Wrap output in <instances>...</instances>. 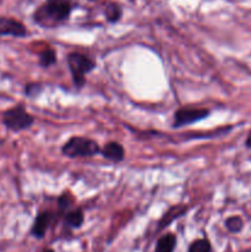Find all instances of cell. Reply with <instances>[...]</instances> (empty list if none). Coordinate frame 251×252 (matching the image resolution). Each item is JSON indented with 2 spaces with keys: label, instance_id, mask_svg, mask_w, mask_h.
<instances>
[{
  "label": "cell",
  "instance_id": "obj_1",
  "mask_svg": "<svg viewBox=\"0 0 251 252\" xmlns=\"http://www.w3.org/2000/svg\"><path fill=\"white\" fill-rule=\"evenodd\" d=\"M73 11V2L44 1L34 10L32 19L43 29H54L68 21Z\"/></svg>",
  "mask_w": 251,
  "mask_h": 252
},
{
  "label": "cell",
  "instance_id": "obj_2",
  "mask_svg": "<svg viewBox=\"0 0 251 252\" xmlns=\"http://www.w3.org/2000/svg\"><path fill=\"white\" fill-rule=\"evenodd\" d=\"M62 153L69 159L75 158H90L100 154L101 148L96 140L86 137H71L62 147Z\"/></svg>",
  "mask_w": 251,
  "mask_h": 252
},
{
  "label": "cell",
  "instance_id": "obj_3",
  "mask_svg": "<svg viewBox=\"0 0 251 252\" xmlns=\"http://www.w3.org/2000/svg\"><path fill=\"white\" fill-rule=\"evenodd\" d=\"M66 63L70 70L73 81L78 88H83L86 83V74L91 73L95 69L96 64L93 59L78 52H71L66 57Z\"/></svg>",
  "mask_w": 251,
  "mask_h": 252
},
{
  "label": "cell",
  "instance_id": "obj_4",
  "mask_svg": "<svg viewBox=\"0 0 251 252\" xmlns=\"http://www.w3.org/2000/svg\"><path fill=\"white\" fill-rule=\"evenodd\" d=\"M2 122L5 127L14 132H21L31 128L34 123V118L31 113L27 112L22 105L15 106L10 110L5 111L2 115Z\"/></svg>",
  "mask_w": 251,
  "mask_h": 252
},
{
  "label": "cell",
  "instance_id": "obj_5",
  "mask_svg": "<svg viewBox=\"0 0 251 252\" xmlns=\"http://www.w3.org/2000/svg\"><path fill=\"white\" fill-rule=\"evenodd\" d=\"M211 111L203 107H181L174 113L172 128H181L206 120Z\"/></svg>",
  "mask_w": 251,
  "mask_h": 252
},
{
  "label": "cell",
  "instance_id": "obj_6",
  "mask_svg": "<svg viewBox=\"0 0 251 252\" xmlns=\"http://www.w3.org/2000/svg\"><path fill=\"white\" fill-rule=\"evenodd\" d=\"M25 37L27 36V29L21 21L12 17L0 16V37Z\"/></svg>",
  "mask_w": 251,
  "mask_h": 252
},
{
  "label": "cell",
  "instance_id": "obj_7",
  "mask_svg": "<svg viewBox=\"0 0 251 252\" xmlns=\"http://www.w3.org/2000/svg\"><path fill=\"white\" fill-rule=\"evenodd\" d=\"M53 213L49 211H43L41 213H38V216L34 218L33 224H32V236H34L36 239H43L46 236L49 225L53 221Z\"/></svg>",
  "mask_w": 251,
  "mask_h": 252
},
{
  "label": "cell",
  "instance_id": "obj_8",
  "mask_svg": "<svg viewBox=\"0 0 251 252\" xmlns=\"http://www.w3.org/2000/svg\"><path fill=\"white\" fill-rule=\"evenodd\" d=\"M101 154L105 159L113 162H121L125 160V148L117 142H110L101 149Z\"/></svg>",
  "mask_w": 251,
  "mask_h": 252
},
{
  "label": "cell",
  "instance_id": "obj_9",
  "mask_svg": "<svg viewBox=\"0 0 251 252\" xmlns=\"http://www.w3.org/2000/svg\"><path fill=\"white\" fill-rule=\"evenodd\" d=\"M103 14H105L106 21H107L108 24H116V22H118L122 19L123 9L118 2L110 1L106 4Z\"/></svg>",
  "mask_w": 251,
  "mask_h": 252
},
{
  "label": "cell",
  "instance_id": "obj_10",
  "mask_svg": "<svg viewBox=\"0 0 251 252\" xmlns=\"http://www.w3.org/2000/svg\"><path fill=\"white\" fill-rule=\"evenodd\" d=\"M175 248H176V235L169 233L162 235L157 240L155 252H174Z\"/></svg>",
  "mask_w": 251,
  "mask_h": 252
},
{
  "label": "cell",
  "instance_id": "obj_11",
  "mask_svg": "<svg viewBox=\"0 0 251 252\" xmlns=\"http://www.w3.org/2000/svg\"><path fill=\"white\" fill-rule=\"evenodd\" d=\"M84 223V213L81 209H74L65 214V224L69 228L78 229Z\"/></svg>",
  "mask_w": 251,
  "mask_h": 252
},
{
  "label": "cell",
  "instance_id": "obj_12",
  "mask_svg": "<svg viewBox=\"0 0 251 252\" xmlns=\"http://www.w3.org/2000/svg\"><path fill=\"white\" fill-rule=\"evenodd\" d=\"M57 62V53L53 48H46L39 53V65L42 68H49Z\"/></svg>",
  "mask_w": 251,
  "mask_h": 252
},
{
  "label": "cell",
  "instance_id": "obj_13",
  "mask_svg": "<svg viewBox=\"0 0 251 252\" xmlns=\"http://www.w3.org/2000/svg\"><path fill=\"white\" fill-rule=\"evenodd\" d=\"M225 228L229 233H233V234L240 233L244 228L243 218L239 216L229 217V218L225 219Z\"/></svg>",
  "mask_w": 251,
  "mask_h": 252
},
{
  "label": "cell",
  "instance_id": "obj_14",
  "mask_svg": "<svg viewBox=\"0 0 251 252\" xmlns=\"http://www.w3.org/2000/svg\"><path fill=\"white\" fill-rule=\"evenodd\" d=\"M188 252H212V245L207 239H197L191 243Z\"/></svg>",
  "mask_w": 251,
  "mask_h": 252
},
{
  "label": "cell",
  "instance_id": "obj_15",
  "mask_svg": "<svg viewBox=\"0 0 251 252\" xmlns=\"http://www.w3.org/2000/svg\"><path fill=\"white\" fill-rule=\"evenodd\" d=\"M41 91H42V85H39V84L37 83L29 84V85H26V89H25V94L31 98L37 97V96L41 94Z\"/></svg>",
  "mask_w": 251,
  "mask_h": 252
},
{
  "label": "cell",
  "instance_id": "obj_16",
  "mask_svg": "<svg viewBox=\"0 0 251 252\" xmlns=\"http://www.w3.org/2000/svg\"><path fill=\"white\" fill-rule=\"evenodd\" d=\"M71 202H73V199H71V197L69 196V194H62V196L58 198L59 209L64 211V209H66L69 206H70Z\"/></svg>",
  "mask_w": 251,
  "mask_h": 252
},
{
  "label": "cell",
  "instance_id": "obj_17",
  "mask_svg": "<svg viewBox=\"0 0 251 252\" xmlns=\"http://www.w3.org/2000/svg\"><path fill=\"white\" fill-rule=\"evenodd\" d=\"M245 147L249 148V149H251V130L249 132L248 137H246V140H245Z\"/></svg>",
  "mask_w": 251,
  "mask_h": 252
},
{
  "label": "cell",
  "instance_id": "obj_18",
  "mask_svg": "<svg viewBox=\"0 0 251 252\" xmlns=\"http://www.w3.org/2000/svg\"><path fill=\"white\" fill-rule=\"evenodd\" d=\"M47 1H57V2H73V0H47Z\"/></svg>",
  "mask_w": 251,
  "mask_h": 252
},
{
  "label": "cell",
  "instance_id": "obj_19",
  "mask_svg": "<svg viewBox=\"0 0 251 252\" xmlns=\"http://www.w3.org/2000/svg\"><path fill=\"white\" fill-rule=\"evenodd\" d=\"M43 252H54L53 250H51V249H48V250H44Z\"/></svg>",
  "mask_w": 251,
  "mask_h": 252
},
{
  "label": "cell",
  "instance_id": "obj_20",
  "mask_svg": "<svg viewBox=\"0 0 251 252\" xmlns=\"http://www.w3.org/2000/svg\"><path fill=\"white\" fill-rule=\"evenodd\" d=\"M89 1H97V0H89Z\"/></svg>",
  "mask_w": 251,
  "mask_h": 252
}]
</instances>
